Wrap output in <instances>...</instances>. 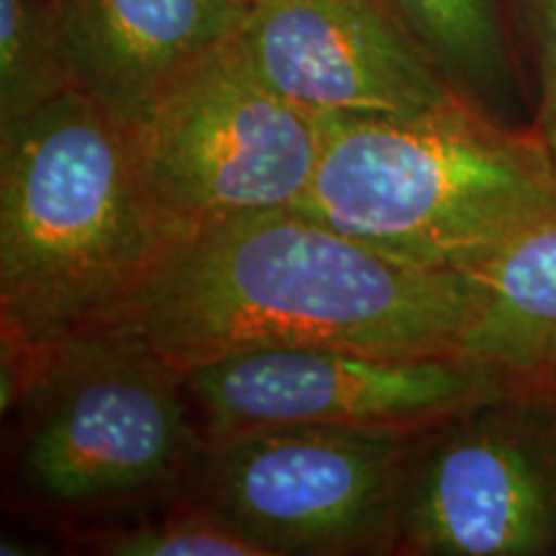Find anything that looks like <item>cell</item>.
Listing matches in <instances>:
<instances>
[{
    "mask_svg": "<svg viewBox=\"0 0 556 556\" xmlns=\"http://www.w3.org/2000/svg\"><path fill=\"white\" fill-rule=\"evenodd\" d=\"M477 309L471 270L415 266L287 206L199 227L116 328L189 371L278 348L462 353Z\"/></svg>",
    "mask_w": 556,
    "mask_h": 556,
    "instance_id": "6da1fadb",
    "label": "cell"
},
{
    "mask_svg": "<svg viewBox=\"0 0 556 556\" xmlns=\"http://www.w3.org/2000/svg\"><path fill=\"white\" fill-rule=\"evenodd\" d=\"M193 232L150 197L122 124L80 90L0 129L5 340L116 328Z\"/></svg>",
    "mask_w": 556,
    "mask_h": 556,
    "instance_id": "7a4b0ae2",
    "label": "cell"
},
{
    "mask_svg": "<svg viewBox=\"0 0 556 556\" xmlns=\"http://www.w3.org/2000/svg\"><path fill=\"white\" fill-rule=\"evenodd\" d=\"M294 208L433 270H475L556 214V178L531 124L475 101L409 119L328 116Z\"/></svg>",
    "mask_w": 556,
    "mask_h": 556,
    "instance_id": "3957f363",
    "label": "cell"
},
{
    "mask_svg": "<svg viewBox=\"0 0 556 556\" xmlns=\"http://www.w3.org/2000/svg\"><path fill=\"white\" fill-rule=\"evenodd\" d=\"M16 413L21 484L52 507L157 495L204 448L184 371L127 328L47 348Z\"/></svg>",
    "mask_w": 556,
    "mask_h": 556,
    "instance_id": "277c9868",
    "label": "cell"
},
{
    "mask_svg": "<svg viewBox=\"0 0 556 556\" xmlns=\"http://www.w3.org/2000/svg\"><path fill=\"white\" fill-rule=\"evenodd\" d=\"M417 435L317 426L245 430L206 441L180 495L208 507L263 556L394 552Z\"/></svg>",
    "mask_w": 556,
    "mask_h": 556,
    "instance_id": "5b68a950",
    "label": "cell"
},
{
    "mask_svg": "<svg viewBox=\"0 0 556 556\" xmlns=\"http://www.w3.org/2000/svg\"><path fill=\"white\" fill-rule=\"evenodd\" d=\"M122 129L150 197L193 229L294 206L325 142L323 116L270 90L232 41Z\"/></svg>",
    "mask_w": 556,
    "mask_h": 556,
    "instance_id": "8992f818",
    "label": "cell"
},
{
    "mask_svg": "<svg viewBox=\"0 0 556 556\" xmlns=\"http://www.w3.org/2000/svg\"><path fill=\"white\" fill-rule=\"evenodd\" d=\"M201 433L317 426L417 435L482 402L526 392L479 361L345 348H278L184 371ZM533 392V389H531Z\"/></svg>",
    "mask_w": 556,
    "mask_h": 556,
    "instance_id": "52a82bcc",
    "label": "cell"
},
{
    "mask_svg": "<svg viewBox=\"0 0 556 556\" xmlns=\"http://www.w3.org/2000/svg\"><path fill=\"white\" fill-rule=\"evenodd\" d=\"M409 451L397 548L422 556L556 554V397L513 392L422 433Z\"/></svg>",
    "mask_w": 556,
    "mask_h": 556,
    "instance_id": "ba28073f",
    "label": "cell"
},
{
    "mask_svg": "<svg viewBox=\"0 0 556 556\" xmlns=\"http://www.w3.org/2000/svg\"><path fill=\"white\" fill-rule=\"evenodd\" d=\"M232 45L270 90L323 119H409L464 99L384 0H261Z\"/></svg>",
    "mask_w": 556,
    "mask_h": 556,
    "instance_id": "9c48e42d",
    "label": "cell"
},
{
    "mask_svg": "<svg viewBox=\"0 0 556 556\" xmlns=\"http://www.w3.org/2000/svg\"><path fill=\"white\" fill-rule=\"evenodd\" d=\"M70 86L122 127L235 39L240 0H54Z\"/></svg>",
    "mask_w": 556,
    "mask_h": 556,
    "instance_id": "30bf717a",
    "label": "cell"
},
{
    "mask_svg": "<svg viewBox=\"0 0 556 556\" xmlns=\"http://www.w3.org/2000/svg\"><path fill=\"white\" fill-rule=\"evenodd\" d=\"M471 274L479 309L462 356L523 389L556 394V214Z\"/></svg>",
    "mask_w": 556,
    "mask_h": 556,
    "instance_id": "8fae6325",
    "label": "cell"
},
{
    "mask_svg": "<svg viewBox=\"0 0 556 556\" xmlns=\"http://www.w3.org/2000/svg\"><path fill=\"white\" fill-rule=\"evenodd\" d=\"M464 99L518 124L528 75L507 0H384Z\"/></svg>",
    "mask_w": 556,
    "mask_h": 556,
    "instance_id": "7c38bea8",
    "label": "cell"
},
{
    "mask_svg": "<svg viewBox=\"0 0 556 556\" xmlns=\"http://www.w3.org/2000/svg\"><path fill=\"white\" fill-rule=\"evenodd\" d=\"M67 90L54 0H0V129Z\"/></svg>",
    "mask_w": 556,
    "mask_h": 556,
    "instance_id": "4fadbf2b",
    "label": "cell"
},
{
    "mask_svg": "<svg viewBox=\"0 0 556 556\" xmlns=\"http://www.w3.org/2000/svg\"><path fill=\"white\" fill-rule=\"evenodd\" d=\"M80 541L106 556H263L253 541L186 495L157 516L90 528Z\"/></svg>",
    "mask_w": 556,
    "mask_h": 556,
    "instance_id": "5bb4252c",
    "label": "cell"
},
{
    "mask_svg": "<svg viewBox=\"0 0 556 556\" xmlns=\"http://www.w3.org/2000/svg\"><path fill=\"white\" fill-rule=\"evenodd\" d=\"M507 16L536 109L556 96V0H507Z\"/></svg>",
    "mask_w": 556,
    "mask_h": 556,
    "instance_id": "9a60e30c",
    "label": "cell"
},
{
    "mask_svg": "<svg viewBox=\"0 0 556 556\" xmlns=\"http://www.w3.org/2000/svg\"><path fill=\"white\" fill-rule=\"evenodd\" d=\"M531 127L539 135L541 144H544L548 165H552V173L556 178V96L536 103V109H533Z\"/></svg>",
    "mask_w": 556,
    "mask_h": 556,
    "instance_id": "2e32d148",
    "label": "cell"
},
{
    "mask_svg": "<svg viewBox=\"0 0 556 556\" xmlns=\"http://www.w3.org/2000/svg\"><path fill=\"white\" fill-rule=\"evenodd\" d=\"M240 3H245V5H248V9H250V5H255V3H261V0H240Z\"/></svg>",
    "mask_w": 556,
    "mask_h": 556,
    "instance_id": "e0dca14e",
    "label": "cell"
},
{
    "mask_svg": "<svg viewBox=\"0 0 556 556\" xmlns=\"http://www.w3.org/2000/svg\"><path fill=\"white\" fill-rule=\"evenodd\" d=\"M554 397H556V394H554Z\"/></svg>",
    "mask_w": 556,
    "mask_h": 556,
    "instance_id": "ac0fdd59",
    "label": "cell"
}]
</instances>
